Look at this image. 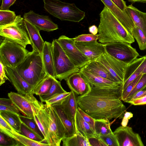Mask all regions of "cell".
<instances>
[{"mask_svg":"<svg viewBox=\"0 0 146 146\" xmlns=\"http://www.w3.org/2000/svg\"><path fill=\"white\" fill-rule=\"evenodd\" d=\"M122 85H90L88 92L77 97L78 106L95 120L122 119L126 108L121 100Z\"/></svg>","mask_w":146,"mask_h":146,"instance_id":"6da1fadb","label":"cell"},{"mask_svg":"<svg viewBox=\"0 0 146 146\" xmlns=\"http://www.w3.org/2000/svg\"><path fill=\"white\" fill-rule=\"evenodd\" d=\"M34 119L44 136L42 143L49 146H60L66 137L64 127L52 106L38 101L33 94L29 96Z\"/></svg>","mask_w":146,"mask_h":146,"instance_id":"7a4b0ae2","label":"cell"},{"mask_svg":"<svg viewBox=\"0 0 146 146\" xmlns=\"http://www.w3.org/2000/svg\"><path fill=\"white\" fill-rule=\"evenodd\" d=\"M100 15L98 27L99 42L105 44L115 42L132 44L135 42L131 34L106 6Z\"/></svg>","mask_w":146,"mask_h":146,"instance_id":"3957f363","label":"cell"},{"mask_svg":"<svg viewBox=\"0 0 146 146\" xmlns=\"http://www.w3.org/2000/svg\"><path fill=\"white\" fill-rule=\"evenodd\" d=\"M14 68L34 88L47 75L43 62L42 54L34 49L22 62Z\"/></svg>","mask_w":146,"mask_h":146,"instance_id":"277c9868","label":"cell"},{"mask_svg":"<svg viewBox=\"0 0 146 146\" xmlns=\"http://www.w3.org/2000/svg\"><path fill=\"white\" fill-rule=\"evenodd\" d=\"M44 8L50 14L61 21L79 22L85 16V12L78 8L74 3L59 0H43Z\"/></svg>","mask_w":146,"mask_h":146,"instance_id":"5b68a950","label":"cell"},{"mask_svg":"<svg viewBox=\"0 0 146 146\" xmlns=\"http://www.w3.org/2000/svg\"><path fill=\"white\" fill-rule=\"evenodd\" d=\"M30 52L21 45L4 38L0 45V61L5 66L14 68Z\"/></svg>","mask_w":146,"mask_h":146,"instance_id":"8992f818","label":"cell"},{"mask_svg":"<svg viewBox=\"0 0 146 146\" xmlns=\"http://www.w3.org/2000/svg\"><path fill=\"white\" fill-rule=\"evenodd\" d=\"M55 78L65 80L71 75L79 72L80 69L73 64L56 39L52 42Z\"/></svg>","mask_w":146,"mask_h":146,"instance_id":"52a82bcc","label":"cell"},{"mask_svg":"<svg viewBox=\"0 0 146 146\" xmlns=\"http://www.w3.org/2000/svg\"><path fill=\"white\" fill-rule=\"evenodd\" d=\"M0 35L19 44L25 48L27 45L31 44L24 18L20 15L17 16L13 23L0 26Z\"/></svg>","mask_w":146,"mask_h":146,"instance_id":"ba28073f","label":"cell"},{"mask_svg":"<svg viewBox=\"0 0 146 146\" xmlns=\"http://www.w3.org/2000/svg\"><path fill=\"white\" fill-rule=\"evenodd\" d=\"M131 44L115 42L104 44L106 51L110 55L129 65L139 56V54Z\"/></svg>","mask_w":146,"mask_h":146,"instance_id":"9c48e42d","label":"cell"},{"mask_svg":"<svg viewBox=\"0 0 146 146\" xmlns=\"http://www.w3.org/2000/svg\"><path fill=\"white\" fill-rule=\"evenodd\" d=\"M66 55L78 68L84 67L90 61L78 48L73 38L62 35L55 39Z\"/></svg>","mask_w":146,"mask_h":146,"instance_id":"30bf717a","label":"cell"},{"mask_svg":"<svg viewBox=\"0 0 146 146\" xmlns=\"http://www.w3.org/2000/svg\"><path fill=\"white\" fill-rule=\"evenodd\" d=\"M95 60L105 66L119 82L122 84L123 83L128 65L110 55L106 51Z\"/></svg>","mask_w":146,"mask_h":146,"instance_id":"8fae6325","label":"cell"},{"mask_svg":"<svg viewBox=\"0 0 146 146\" xmlns=\"http://www.w3.org/2000/svg\"><path fill=\"white\" fill-rule=\"evenodd\" d=\"M117 140L119 146H143L139 135L134 132L132 128L121 125L113 132Z\"/></svg>","mask_w":146,"mask_h":146,"instance_id":"7c38bea8","label":"cell"},{"mask_svg":"<svg viewBox=\"0 0 146 146\" xmlns=\"http://www.w3.org/2000/svg\"><path fill=\"white\" fill-rule=\"evenodd\" d=\"M23 18L34 25L40 31L49 32L58 28L57 25L53 22L48 16L40 15L32 10L25 13Z\"/></svg>","mask_w":146,"mask_h":146,"instance_id":"4fadbf2b","label":"cell"},{"mask_svg":"<svg viewBox=\"0 0 146 146\" xmlns=\"http://www.w3.org/2000/svg\"><path fill=\"white\" fill-rule=\"evenodd\" d=\"M5 70L9 81L18 93L24 95L33 94L34 87L25 80L14 68L5 66Z\"/></svg>","mask_w":146,"mask_h":146,"instance_id":"5bb4252c","label":"cell"},{"mask_svg":"<svg viewBox=\"0 0 146 146\" xmlns=\"http://www.w3.org/2000/svg\"><path fill=\"white\" fill-rule=\"evenodd\" d=\"M75 44L90 61L95 60L106 51L104 44L97 41L75 42Z\"/></svg>","mask_w":146,"mask_h":146,"instance_id":"9a60e30c","label":"cell"},{"mask_svg":"<svg viewBox=\"0 0 146 146\" xmlns=\"http://www.w3.org/2000/svg\"><path fill=\"white\" fill-rule=\"evenodd\" d=\"M131 34L135 25L129 14L119 9L111 0H100Z\"/></svg>","mask_w":146,"mask_h":146,"instance_id":"2e32d148","label":"cell"},{"mask_svg":"<svg viewBox=\"0 0 146 146\" xmlns=\"http://www.w3.org/2000/svg\"><path fill=\"white\" fill-rule=\"evenodd\" d=\"M8 96L21 112L28 117L34 118L31 105L28 94L24 95L10 92L8 94Z\"/></svg>","mask_w":146,"mask_h":146,"instance_id":"e0dca14e","label":"cell"},{"mask_svg":"<svg viewBox=\"0 0 146 146\" xmlns=\"http://www.w3.org/2000/svg\"><path fill=\"white\" fill-rule=\"evenodd\" d=\"M66 81L71 91L77 94L84 95L90 89V85L83 78L79 72L72 74Z\"/></svg>","mask_w":146,"mask_h":146,"instance_id":"ac0fdd59","label":"cell"},{"mask_svg":"<svg viewBox=\"0 0 146 146\" xmlns=\"http://www.w3.org/2000/svg\"><path fill=\"white\" fill-rule=\"evenodd\" d=\"M24 22L33 49L42 54L45 41L40 34V31L27 19H24Z\"/></svg>","mask_w":146,"mask_h":146,"instance_id":"d6986e66","label":"cell"},{"mask_svg":"<svg viewBox=\"0 0 146 146\" xmlns=\"http://www.w3.org/2000/svg\"><path fill=\"white\" fill-rule=\"evenodd\" d=\"M79 72L90 86L112 87L122 85L92 74L83 67L80 69Z\"/></svg>","mask_w":146,"mask_h":146,"instance_id":"ffe728a7","label":"cell"},{"mask_svg":"<svg viewBox=\"0 0 146 146\" xmlns=\"http://www.w3.org/2000/svg\"><path fill=\"white\" fill-rule=\"evenodd\" d=\"M83 68L92 74L122 84L118 81L105 66L98 61H90Z\"/></svg>","mask_w":146,"mask_h":146,"instance_id":"44dd1931","label":"cell"},{"mask_svg":"<svg viewBox=\"0 0 146 146\" xmlns=\"http://www.w3.org/2000/svg\"><path fill=\"white\" fill-rule=\"evenodd\" d=\"M59 104L64 112L74 122L76 127L75 116L78 105L75 93L70 92V94Z\"/></svg>","mask_w":146,"mask_h":146,"instance_id":"7402d4cb","label":"cell"},{"mask_svg":"<svg viewBox=\"0 0 146 146\" xmlns=\"http://www.w3.org/2000/svg\"><path fill=\"white\" fill-rule=\"evenodd\" d=\"M42 56L43 62L47 75L56 78L52 43L45 41Z\"/></svg>","mask_w":146,"mask_h":146,"instance_id":"603a6c76","label":"cell"},{"mask_svg":"<svg viewBox=\"0 0 146 146\" xmlns=\"http://www.w3.org/2000/svg\"><path fill=\"white\" fill-rule=\"evenodd\" d=\"M125 11L130 16L135 25L141 29L146 36V13L140 11L132 4L127 6Z\"/></svg>","mask_w":146,"mask_h":146,"instance_id":"cb8c5ba5","label":"cell"},{"mask_svg":"<svg viewBox=\"0 0 146 146\" xmlns=\"http://www.w3.org/2000/svg\"><path fill=\"white\" fill-rule=\"evenodd\" d=\"M0 131L17 141L21 146H49L48 144L38 142L27 137L17 132L13 127L9 130L0 127Z\"/></svg>","mask_w":146,"mask_h":146,"instance_id":"d4e9b609","label":"cell"},{"mask_svg":"<svg viewBox=\"0 0 146 146\" xmlns=\"http://www.w3.org/2000/svg\"><path fill=\"white\" fill-rule=\"evenodd\" d=\"M63 124L66 131V137L72 136L76 133L75 126L73 121L68 117L59 104L51 105Z\"/></svg>","mask_w":146,"mask_h":146,"instance_id":"484cf974","label":"cell"},{"mask_svg":"<svg viewBox=\"0 0 146 146\" xmlns=\"http://www.w3.org/2000/svg\"><path fill=\"white\" fill-rule=\"evenodd\" d=\"M76 133L79 132L87 137L96 136L94 131L84 119L77 110L75 116Z\"/></svg>","mask_w":146,"mask_h":146,"instance_id":"4316f807","label":"cell"},{"mask_svg":"<svg viewBox=\"0 0 146 146\" xmlns=\"http://www.w3.org/2000/svg\"><path fill=\"white\" fill-rule=\"evenodd\" d=\"M63 146H90L88 137L79 132L62 139Z\"/></svg>","mask_w":146,"mask_h":146,"instance_id":"83f0119b","label":"cell"},{"mask_svg":"<svg viewBox=\"0 0 146 146\" xmlns=\"http://www.w3.org/2000/svg\"><path fill=\"white\" fill-rule=\"evenodd\" d=\"M21 115L12 111H0V115L16 131L19 133H20L21 127L22 123L20 117Z\"/></svg>","mask_w":146,"mask_h":146,"instance_id":"f1b7e54d","label":"cell"},{"mask_svg":"<svg viewBox=\"0 0 146 146\" xmlns=\"http://www.w3.org/2000/svg\"><path fill=\"white\" fill-rule=\"evenodd\" d=\"M66 92L62 87L60 82L54 78L52 86L48 92L44 94L39 96L41 102H45L56 95Z\"/></svg>","mask_w":146,"mask_h":146,"instance_id":"f546056e","label":"cell"},{"mask_svg":"<svg viewBox=\"0 0 146 146\" xmlns=\"http://www.w3.org/2000/svg\"><path fill=\"white\" fill-rule=\"evenodd\" d=\"M54 78L47 75L34 88L33 94L40 96L47 93L52 86Z\"/></svg>","mask_w":146,"mask_h":146,"instance_id":"4dcf8cb0","label":"cell"},{"mask_svg":"<svg viewBox=\"0 0 146 146\" xmlns=\"http://www.w3.org/2000/svg\"><path fill=\"white\" fill-rule=\"evenodd\" d=\"M110 120L107 119H95V133L96 136L107 135L112 132L110 128Z\"/></svg>","mask_w":146,"mask_h":146,"instance_id":"1f68e13d","label":"cell"},{"mask_svg":"<svg viewBox=\"0 0 146 146\" xmlns=\"http://www.w3.org/2000/svg\"><path fill=\"white\" fill-rule=\"evenodd\" d=\"M131 34L137 41L140 50H146V36L141 29L135 25Z\"/></svg>","mask_w":146,"mask_h":146,"instance_id":"d6a6232c","label":"cell"},{"mask_svg":"<svg viewBox=\"0 0 146 146\" xmlns=\"http://www.w3.org/2000/svg\"><path fill=\"white\" fill-rule=\"evenodd\" d=\"M16 17L14 11L9 10H0V26H5L13 23Z\"/></svg>","mask_w":146,"mask_h":146,"instance_id":"836d02e7","label":"cell"},{"mask_svg":"<svg viewBox=\"0 0 146 146\" xmlns=\"http://www.w3.org/2000/svg\"><path fill=\"white\" fill-rule=\"evenodd\" d=\"M20 117L22 123L40 136L44 139V135L34 118H31L25 115H20Z\"/></svg>","mask_w":146,"mask_h":146,"instance_id":"e575fe53","label":"cell"},{"mask_svg":"<svg viewBox=\"0 0 146 146\" xmlns=\"http://www.w3.org/2000/svg\"><path fill=\"white\" fill-rule=\"evenodd\" d=\"M4 110L12 111L20 115V111L10 98H0V111Z\"/></svg>","mask_w":146,"mask_h":146,"instance_id":"d590c367","label":"cell"},{"mask_svg":"<svg viewBox=\"0 0 146 146\" xmlns=\"http://www.w3.org/2000/svg\"><path fill=\"white\" fill-rule=\"evenodd\" d=\"M20 133L31 139L38 142L42 143L44 139L43 138L28 128L23 123L21 125Z\"/></svg>","mask_w":146,"mask_h":146,"instance_id":"8d00e7d4","label":"cell"},{"mask_svg":"<svg viewBox=\"0 0 146 146\" xmlns=\"http://www.w3.org/2000/svg\"><path fill=\"white\" fill-rule=\"evenodd\" d=\"M143 59V56L139 58H137L128 65L125 72L124 82L135 72L136 70L142 62Z\"/></svg>","mask_w":146,"mask_h":146,"instance_id":"74e56055","label":"cell"},{"mask_svg":"<svg viewBox=\"0 0 146 146\" xmlns=\"http://www.w3.org/2000/svg\"><path fill=\"white\" fill-rule=\"evenodd\" d=\"M146 88V73L142 74L137 84L127 97L124 102H126L138 92Z\"/></svg>","mask_w":146,"mask_h":146,"instance_id":"f35d334b","label":"cell"},{"mask_svg":"<svg viewBox=\"0 0 146 146\" xmlns=\"http://www.w3.org/2000/svg\"><path fill=\"white\" fill-rule=\"evenodd\" d=\"M0 146H20V143L13 138L0 131Z\"/></svg>","mask_w":146,"mask_h":146,"instance_id":"ab89813d","label":"cell"},{"mask_svg":"<svg viewBox=\"0 0 146 146\" xmlns=\"http://www.w3.org/2000/svg\"><path fill=\"white\" fill-rule=\"evenodd\" d=\"M98 137L101 139L107 146H119L117 138L113 132L107 135H100Z\"/></svg>","mask_w":146,"mask_h":146,"instance_id":"60d3db41","label":"cell"},{"mask_svg":"<svg viewBox=\"0 0 146 146\" xmlns=\"http://www.w3.org/2000/svg\"><path fill=\"white\" fill-rule=\"evenodd\" d=\"M142 74H140L137 78L131 82L124 90L121 91V100L124 102L128 95L134 88L141 78Z\"/></svg>","mask_w":146,"mask_h":146,"instance_id":"b9f144b4","label":"cell"},{"mask_svg":"<svg viewBox=\"0 0 146 146\" xmlns=\"http://www.w3.org/2000/svg\"><path fill=\"white\" fill-rule=\"evenodd\" d=\"M75 42H88L97 41L99 39V35L83 34L73 38Z\"/></svg>","mask_w":146,"mask_h":146,"instance_id":"7bdbcfd3","label":"cell"},{"mask_svg":"<svg viewBox=\"0 0 146 146\" xmlns=\"http://www.w3.org/2000/svg\"><path fill=\"white\" fill-rule=\"evenodd\" d=\"M70 92H66L64 93L58 94L46 100L45 102L48 105H52L59 103L68 96Z\"/></svg>","mask_w":146,"mask_h":146,"instance_id":"ee69618b","label":"cell"},{"mask_svg":"<svg viewBox=\"0 0 146 146\" xmlns=\"http://www.w3.org/2000/svg\"><path fill=\"white\" fill-rule=\"evenodd\" d=\"M77 110L84 121L89 125L95 132V119L84 112L78 106Z\"/></svg>","mask_w":146,"mask_h":146,"instance_id":"f6af8a7d","label":"cell"},{"mask_svg":"<svg viewBox=\"0 0 146 146\" xmlns=\"http://www.w3.org/2000/svg\"><path fill=\"white\" fill-rule=\"evenodd\" d=\"M88 138L90 146H107L101 139L96 136L88 137Z\"/></svg>","mask_w":146,"mask_h":146,"instance_id":"bcb514c9","label":"cell"},{"mask_svg":"<svg viewBox=\"0 0 146 146\" xmlns=\"http://www.w3.org/2000/svg\"><path fill=\"white\" fill-rule=\"evenodd\" d=\"M7 80L9 81L6 73L5 66L0 61V86L4 84Z\"/></svg>","mask_w":146,"mask_h":146,"instance_id":"7dc6e473","label":"cell"},{"mask_svg":"<svg viewBox=\"0 0 146 146\" xmlns=\"http://www.w3.org/2000/svg\"><path fill=\"white\" fill-rule=\"evenodd\" d=\"M2 3L0 10H9L10 7L13 5L16 0H1Z\"/></svg>","mask_w":146,"mask_h":146,"instance_id":"c3c4849f","label":"cell"},{"mask_svg":"<svg viewBox=\"0 0 146 146\" xmlns=\"http://www.w3.org/2000/svg\"><path fill=\"white\" fill-rule=\"evenodd\" d=\"M146 95V90H142L137 92L131 97L126 102L128 103L140 98Z\"/></svg>","mask_w":146,"mask_h":146,"instance_id":"681fc988","label":"cell"},{"mask_svg":"<svg viewBox=\"0 0 146 146\" xmlns=\"http://www.w3.org/2000/svg\"><path fill=\"white\" fill-rule=\"evenodd\" d=\"M143 56V61L135 71L142 74L146 73V54Z\"/></svg>","mask_w":146,"mask_h":146,"instance_id":"f907efd6","label":"cell"},{"mask_svg":"<svg viewBox=\"0 0 146 146\" xmlns=\"http://www.w3.org/2000/svg\"><path fill=\"white\" fill-rule=\"evenodd\" d=\"M121 10L125 11L127 7L126 2L123 0H111Z\"/></svg>","mask_w":146,"mask_h":146,"instance_id":"816d5d0a","label":"cell"},{"mask_svg":"<svg viewBox=\"0 0 146 146\" xmlns=\"http://www.w3.org/2000/svg\"><path fill=\"white\" fill-rule=\"evenodd\" d=\"M133 114L131 112L125 111L122 118L121 125L125 126L127 125L129 120L133 117Z\"/></svg>","mask_w":146,"mask_h":146,"instance_id":"f5cc1de1","label":"cell"},{"mask_svg":"<svg viewBox=\"0 0 146 146\" xmlns=\"http://www.w3.org/2000/svg\"><path fill=\"white\" fill-rule=\"evenodd\" d=\"M129 103L135 106L146 104V95L140 98L130 102Z\"/></svg>","mask_w":146,"mask_h":146,"instance_id":"db71d44e","label":"cell"},{"mask_svg":"<svg viewBox=\"0 0 146 146\" xmlns=\"http://www.w3.org/2000/svg\"><path fill=\"white\" fill-rule=\"evenodd\" d=\"M89 31L91 34L96 35L98 32V28L95 25H92L89 28Z\"/></svg>","mask_w":146,"mask_h":146,"instance_id":"11a10c76","label":"cell"},{"mask_svg":"<svg viewBox=\"0 0 146 146\" xmlns=\"http://www.w3.org/2000/svg\"><path fill=\"white\" fill-rule=\"evenodd\" d=\"M132 3H146V0H127Z\"/></svg>","mask_w":146,"mask_h":146,"instance_id":"9f6ffc18","label":"cell"}]
</instances>
